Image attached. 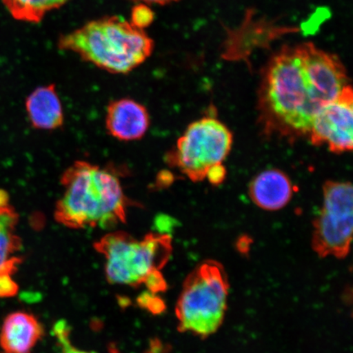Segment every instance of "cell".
<instances>
[{"mask_svg":"<svg viewBox=\"0 0 353 353\" xmlns=\"http://www.w3.org/2000/svg\"><path fill=\"white\" fill-rule=\"evenodd\" d=\"M347 81L336 56L309 43L285 47L265 70L263 104L291 129L309 132L316 114L341 94Z\"/></svg>","mask_w":353,"mask_h":353,"instance_id":"cell-1","label":"cell"},{"mask_svg":"<svg viewBox=\"0 0 353 353\" xmlns=\"http://www.w3.org/2000/svg\"><path fill=\"white\" fill-rule=\"evenodd\" d=\"M63 193L54 219L70 229L110 228L127 221L132 202L125 195L120 176L112 167L78 161L60 179Z\"/></svg>","mask_w":353,"mask_h":353,"instance_id":"cell-2","label":"cell"},{"mask_svg":"<svg viewBox=\"0 0 353 353\" xmlns=\"http://www.w3.org/2000/svg\"><path fill=\"white\" fill-rule=\"evenodd\" d=\"M57 47L110 74H129L152 56L153 39L120 16L87 21L61 34Z\"/></svg>","mask_w":353,"mask_h":353,"instance_id":"cell-3","label":"cell"},{"mask_svg":"<svg viewBox=\"0 0 353 353\" xmlns=\"http://www.w3.org/2000/svg\"><path fill=\"white\" fill-rule=\"evenodd\" d=\"M94 248L104 258L105 277L110 284L145 285L152 294L166 290L161 271L173 251L168 234L150 232L139 239L125 232H112L96 241Z\"/></svg>","mask_w":353,"mask_h":353,"instance_id":"cell-4","label":"cell"},{"mask_svg":"<svg viewBox=\"0 0 353 353\" xmlns=\"http://www.w3.org/2000/svg\"><path fill=\"white\" fill-rule=\"evenodd\" d=\"M228 287L218 263L206 262L196 268L185 281L176 303L179 330L201 337L215 333L226 312Z\"/></svg>","mask_w":353,"mask_h":353,"instance_id":"cell-5","label":"cell"},{"mask_svg":"<svg viewBox=\"0 0 353 353\" xmlns=\"http://www.w3.org/2000/svg\"><path fill=\"white\" fill-rule=\"evenodd\" d=\"M232 144V135L223 123L203 118L188 126L167 160L193 182H200L211 167L222 164Z\"/></svg>","mask_w":353,"mask_h":353,"instance_id":"cell-6","label":"cell"},{"mask_svg":"<svg viewBox=\"0 0 353 353\" xmlns=\"http://www.w3.org/2000/svg\"><path fill=\"white\" fill-rule=\"evenodd\" d=\"M323 206L314 223L313 248L321 257H346L352 236V187L350 183L325 184Z\"/></svg>","mask_w":353,"mask_h":353,"instance_id":"cell-7","label":"cell"},{"mask_svg":"<svg viewBox=\"0 0 353 353\" xmlns=\"http://www.w3.org/2000/svg\"><path fill=\"white\" fill-rule=\"evenodd\" d=\"M353 95L350 85L316 114L309 132L314 145H328L331 152L352 149Z\"/></svg>","mask_w":353,"mask_h":353,"instance_id":"cell-8","label":"cell"},{"mask_svg":"<svg viewBox=\"0 0 353 353\" xmlns=\"http://www.w3.org/2000/svg\"><path fill=\"white\" fill-rule=\"evenodd\" d=\"M150 127L145 105L132 99L110 101L105 114V128L113 138L125 142L143 139Z\"/></svg>","mask_w":353,"mask_h":353,"instance_id":"cell-9","label":"cell"},{"mask_svg":"<svg viewBox=\"0 0 353 353\" xmlns=\"http://www.w3.org/2000/svg\"><path fill=\"white\" fill-rule=\"evenodd\" d=\"M43 335V325L34 315L12 312L0 330V347L4 353H29Z\"/></svg>","mask_w":353,"mask_h":353,"instance_id":"cell-10","label":"cell"},{"mask_svg":"<svg viewBox=\"0 0 353 353\" xmlns=\"http://www.w3.org/2000/svg\"><path fill=\"white\" fill-rule=\"evenodd\" d=\"M19 215L11 205L10 197L0 190V276H12L22 259L17 256L22 242L17 234Z\"/></svg>","mask_w":353,"mask_h":353,"instance_id":"cell-11","label":"cell"},{"mask_svg":"<svg viewBox=\"0 0 353 353\" xmlns=\"http://www.w3.org/2000/svg\"><path fill=\"white\" fill-rule=\"evenodd\" d=\"M26 113L34 129L55 130L64 123V112L54 83L38 87L26 101Z\"/></svg>","mask_w":353,"mask_h":353,"instance_id":"cell-12","label":"cell"},{"mask_svg":"<svg viewBox=\"0 0 353 353\" xmlns=\"http://www.w3.org/2000/svg\"><path fill=\"white\" fill-rule=\"evenodd\" d=\"M293 187L290 179L280 170H269L251 182L250 196L260 208L277 210L288 204Z\"/></svg>","mask_w":353,"mask_h":353,"instance_id":"cell-13","label":"cell"},{"mask_svg":"<svg viewBox=\"0 0 353 353\" xmlns=\"http://www.w3.org/2000/svg\"><path fill=\"white\" fill-rule=\"evenodd\" d=\"M70 0H3L13 19L28 23H39L48 13L59 10Z\"/></svg>","mask_w":353,"mask_h":353,"instance_id":"cell-14","label":"cell"},{"mask_svg":"<svg viewBox=\"0 0 353 353\" xmlns=\"http://www.w3.org/2000/svg\"><path fill=\"white\" fill-rule=\"evenodd\" d=\"M154 12L147 3H136L132 8L130 23L137 29L145 30L153 23Z\"/></svg>","mask_w":353,"mask_h":353,"instance_id":"cell-15","label":"cell"},{"mask_svg":"<svg viewBox=\"0 0 353 353\" xmlns=\"http://www.w3.org/2000/svg\"><path fill=\"white\" fill-rule=\"evenodd\" d=\"M54 332L57 342L61 346V353H94L91 352L78 350L74 347L70 341L69 326L66 325V322L61 321L57 322L54 328Z\"/></svg>","mask_w":353,"mask_h":353,"instance_id":"cell-16","label":"cell"},{"mask_svg":"<svg viewBox=\"0 0 353 353\" xmlns=\"http://www.w3.org/2000/svg\"><path fill=\"white\" fill-rule=\"evenodd\" d=\"M225 176H226V170L222 164L211 167L206 175L210 182L215 185L222 183Z\"/></svg>","mask_w":353,"mask_h":353,"instance_id":"cell-17","label":"cell"},{"mask_svg":"<svg viewBox=\"0 0 353 353\" xmlns=\"http://www.w3.org/2000/svg\"><path fill=\"white\" fill-rule=\"evenodd\" d=\"M130 1H132L134 3H147L148 4V6H151V4H158V6H166V4L178 2L179 0H130Z\"/></svg>","mask_w":353,"mask_h":353,"instance_id":"cell-18","label":"cell"}]
</instances>
